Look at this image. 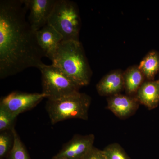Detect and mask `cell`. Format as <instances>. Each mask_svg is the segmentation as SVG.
Here are the masks:
<instances>
[{"instance_id":"1","label":"cell","mask_w":159,"mask_h":159,"mask_svg":"<svg viewBox=\"0 0 159 159\" xmlns=\"http://www.w3.org/2000/svg\"><path fill=\"white\" fill-rule=\"evenodd\" d=\"M22 0L0 1V78L29 68L39 69L45 57L38 43L36 31L26 19Z\"/></svg>"},{"instance_id":"2","label":"cell","mask_w":159,"mask_h":159,"mask_svg":"<svg viewBox=\"0 0 159 159\" xmlns=\"http://www.w3.org/2000/svg\"><path fill=\"white\" fill-rule=\"evenodd\" d=\"M51 61L80 87L90 82L93 73L80 41H62Z\"/></svg>"},{"instance_id":"3","label":"cell","mask_w":159,"mask_h":159,"mask_svg":"<svg viewBox=\"0 0 159 159\" xmlns=\"http://www.w3.org/2000/svg\"><path fill=\"white\" fill-rule=\"evenodd\" d=\"M48 24L62 36L63 41H79L81 19L77 4L70 0H56Z\"/></svg>"},{"instance_id":"4","label":"cell","mask_w":159,"mask_h":159,"mask_svg":"<svg viewBox=\"0 0 159 159\" xmlns=\"http://www.w3.org/2000/svg\"><path fill=\"white\" fill-rule=\"evenodd\" d=\"M91 98L80 92L56 100L48 99L46 109L51 123L68 119L88 120Z\"/></svg>"},{"instance_id":"5","label":"cell","mask_w":159,"mask_h":159,"mask_svg":"<svg viewBox=\"0 0 159 159\" xmlns=\"http://www.w3.org/2000/svg\"><path fill=\"white\" fill-rule=\"evenodd\" d=\"M39 70L41 74L42 93L48 99L56 100L80 92V87L52 64H43Z\"/></svg>"},{"instance_id":"6","label":"cell","mask_w":159,"mask_h":159,"mask_svg":"<svg viewBox=\"0 0 159 159\" xmlns=\"http://www.w3.org/2000/svg\"><path fill=\"white\" fill-rule=\"evenodd\" d=\"M46 98H47V96L42 93L14 91L1 98L0 107L9 113L17 117L20 114L34 108Z\"/></svg>"},{"instance_id":"7","label":"cell","mask_w":159,"mask_h":159,"mask_svg":"<svg viewBox=\"0 0 159 159\" xmlns=\"http://www.w3.org/2000/svg\"><path fill=\"white\" fill-rule=\"evenodd\" d=\"M29 10L28 21L32 29L37 31L48 24L56 0H22Z\"/></svg>"},{"instance_id":"8","label":"cell","mask_w":159,"mask_h":159,"mask_svg":"<svg viewBox=\"0 0 159 159\" xmlns=\"http://www.w3.org/2000/svg\"><path fill=\"white\" fill-rule=\"evenodd\" d=\"M94 141L93 134L75 135L54 157L64 159H83L94 147Z\"/></svg>"},{"instance_id":"9","label":"cell","mask_w":159,"mask_h":159,"mask_svg":"<svg viewBox=\"0 0 159 159\" xmlns=\"http://www.w3.org/2000/svg\"><path fill=\"white\" fill-rule=\"evenodd\" d=\"M107 108L119 119H126L135 113L140 103L136 97L116 94L107 97Z\"/></svg>"},{"instance_id":"10","label":"cell","mask_w":159,"mask_h":159,"mask_svg":"<svg viewBox=\"0 0 159 159\" xmlns=\"http://www.w3.org/2000/svg\"><path fill=\"white\" fill-rule=\"evenodd\" d=\"M39 45L46 57L51 61L54 58L63 38L58 31L48 24L36 31Z\"/></svg>"},{"instance_id":"11","label":"cell","mask_w":159,"mask_h":159,"mask_svg":"<svg viewBox=\"0 0 159 159\" xmlns=\"http://www.w3.org/2000/svg\"><path fill=\"white\" fill-rule=\"evenodd\" d=\"M123 73L121 70H115L102 77L96 86L98 94L108 97L121 93L124 91Z\"/></svg>"},{"instance_id":"12","label":"cell","mask_w":159,"mask_h":159,"mask_svg":"<svg viewBox=\"0 0 159 159\" xmlns=\"http://www.w3.org/2000/svg\"><path fill=\"white\" fill-rule=\"evenodd\" d=\"M140 103L149 110L157 107L159 104V80H146L136 96Z\"/></svg>"},{"instance_id":"13","label":"cell","mask_w":159,"mask_h":159,"mask_svg":"<svg viewBox=\"0 0 159 159\" xmlns=\"http://www.w3.org/2000/svg\"><path fill=\"white\" fill-rule=\"evenodd\" d=\"M124 91L125 94L136 97L137 93L146 78L139 66H131L123 72Z\"/></svg>"},{"instance_id":"14","label":"cell","mask_w":159,"mask_h":159,"mask_svg":"<svg viewBox=\"0 0 159 159\" xmlns=\"http://www.w3.org/2000/svg\"><path fill=\"white\" fill-rule=\"evenodd\" d=\"M138 66L146 80H154L159 72V52L155 50L149 51Z\"/></svg>"},{"instance_id":"15","label":"cell","mask_w":159,"mask_h":159,"mask_svg":"<svg viewBox=\"0 0 159 159\" xmlns=\"http://www.w3.org/2000/svg\"><path fill=\"white\" fill-rule=\"evenodd\" d=\"M13 129L12 130H6L0 132V159H1L7 158L9 152L13 147L14 142Z\"/></svg>"},{"instance_id":"16","label":"cell","mask_w":159,"mask_h":159,"mask_svg":"<svg viewBox=\"0 0 159 159\" xmlns=\"http://www.w3.org/2000/svg\"><path fill=\"white\" fill-rule=\"evenodd\" d=\"M13 134L14 144L6 159H31L25 146L22 142L15 129H13Z\"/></svg>"},{"instance_id":"17","label":"cell","mask_w":159,"mask_h":159,"mask_svg":"<svg viewBox=\"0 0 159 159\" xmlns=\"http://www.w3.org/2000/svg\"><path fill=\"white\" fill-rule=\"evenodd\" d=\"M102 152L106 159H130L122 146L118 143L110 144Z\"/></svg>"},{"instance_id":"18","label":"cell","mask_w":159,"mask_h":159,"mask_svg":"<svg viewBox=\"0 0 159 159\" xmlns=\"http://www.w3.org/2000/svg\"><path fill=\"white\" fill-rule=\"evenodd\" d=\"M17 117L9 113L5 109L0 107V132L12 130Z\"/></svg>"},{"instance_id":"19","label":"cell","mask_w":159,"mask_h":159,"mask_svg":"<svg viewBox=\"0 0 159 159\" xmlns=\"http://www.w3.org/2000/svg\"><path fill=\"white\" fill-rule=\"evenodd\" d=\"M83 159H106L102 150L94 147Z\"/></svg>"},{"instance_id":"20","label":"cell","mask_w":159,"mask_h":159,"mask_svg":"<svg viewBox=\"0 0 159 159\" xmlns=\"http://www.w3.org/2000/svg\"><path fill=\"white\" fill-rule=\"evenodd\" d=\"M52 159H61V158H57L55 157H53V158H52Z\"/></svg>"},{"instance_id":"21","label":"cell","mask_w":159,"mask_h":159,"mask_svg":"<svg viewBox=\"0 0 159 159\" xmlns=\"http://www.w3.org/2000/svg\"></svg>"}]
</instances>
